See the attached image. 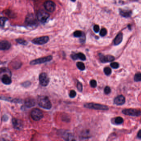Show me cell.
Segmentation results:
<instances>
[{"instance_id": "27", "label": "cell", "mask_w": 141, "mask_h": 141, "mask_svg": "<svg viewBox=\"0 0 141 141\" xmlns=\"http://www.w3.org/2000/svg\"><path fill=\"white\" fill-rule=\"evenodd\" d=\"M16 41L19 44H22V45H26L28 44V43L26 41L24 40V39H17Z\"/></svg>"}, {"instance_id": "8", "label": "cell", "mask_w": 141, "mask_h": 141, "mask_svg": "<svg viewBox=\"0 0 141 141\" xmlns=\"http://www.w3.org/2000/svg\"><path fill=\"white\" fill-rule=\"evenodd\" d=\"M43 6L45 10L50 12H54L55 10V4L51 0H48L45 1L44 3Z\"/></svg>"}, {"instance_id": "22", "label": "cell", "mask_w": 141, "mask_h": 141, "mask_svg": "<svg viewBox=\"0 0 141 141\" xmlns=\"http://www.w3.org/2000/svg\"><path fill=\"white\" fill-rule=\"evenodd\" d=\"M123 118L121 117H118L115 119V123L116 124H120L123 123Z\"/></svg>"}, {"instance_id": "20", "label": "cell", "mask_w": 141, "mask_h": 141, "mask_svg": "<svg viewBox=\"0 0 141 141\" xmlns=\"http://www.w3.org/2000/svg\"><path fill=\"white\" fill-rule=\"evenodd\" d=\"M76 66L80 70H84L85 69L86 67L84 65V63L82 62H78L76 64Z\"/></svg>"}, {"instance_id": "7", "label": "cell", "mask_w": 141, "mask_h": 141, "mask_svg": "<svg viewBox=\"0 0 141 141\" xmlns=\"http://www.w3.org/2000/svg\"><path fill=\"white\" fill-rule=\"evenodd\" d=\"M52 59V55H49L44 57L40 58L39 59L34 60L31 62L30 64L31 65H35L37 64H40L43 63L45 62H47L51 61Z\"/></svg>"}, {"instance_id": "39", "label": "cell", "mask_w": 141, "mask_h": 141, "mask_svg": "<svg viewBox=\"0 0 141 141\" xmlns=\"http://www.w3.org/2000/svg\"><path fill=\"white\" fill-rule=\"evenodd\" d=\"M71 1H72V2H75L76 1V0H70Z\"/></svg>"}, {"instance_id": "30", "label": "cell", "mask_w": 141, "mask_h": 141, "mask_svg": "<svg viewBox=\"0 0 141 141\" xmlns=\"http://www.w3.org/2000/svg\"><path fill=\"white\" fill-rule=\"evenodd\" d=\"M90 85L92 87L95 88L97 86V82L96 80L92 79L90 81Z\"/></svg>"}, {"instance_id": "21", "label": "cell", "mask_w": 141, "mask_h": 141, "mask_svg": "<svg viewBox=\"0 0 141 141\" xmlns=\"http://www.w3.org/2000/svg\"><path fill=\"white\" fill-rule=\"evenodd\" d=\"M134 81L136 82L141 81V73L138 72L134 76Z\"/></svg>"}, {"instance_id": "13", "label": "cell", "mask_w": 141, "mask_h": 141, "mask_svg": "<svg viewBox=\"0 0 141 141\" xmlns=\"http://www.w3.org/2000/svg\"><path fill=\"white\" fill-rule=\"evenodd\" d=\"M125 102V99L124 96L122 95H119L116 97L114 100V103L115 104L120 106L124 104Z\"/></svg>"}, {"instance_id": "19", "label": "cell", "mask_w": 141, "mask_h": 141, "mask_svg": "<svg viewBox=\"0 0 141 141\" xmlns=\"http://www.w3.org/2000/svg\"><path fill=\"white\" fill-rule=\"evenodd\" d=\"M119 13L120 15H121L122 17H129L132 15V12L131 10L120 9Z\"/></svg>"}, {"instance_id": "29", "label": "cell", "mask_w": 141, "mask_h": 141, "mask_svg": "<svg viewBox=\"0 0 141 141\" xmlns=\"http://www.w3.org/2000/svg\"><path fill=\"white\" fill-rule=\"evenodd\" d=\"M110 66L114 69H117L119 67V64L117 62H113L111 63Z\"/></svg>"}, {"instance_id": "38", "label": "cell", "mask_w": 141, "mask_h": 141, "mask_svg": "<svg viewBox=\"0 0 141 141\" xmlns=\"http://www.w3.org/2000/svg\"><path fill=\"white\" fill-rule=\"evenodd\" d=\"M137 137L138 138L141 139V129H140L138 133Z\"/></svg>"}, {"instance_id": "17", "label": "cell", "mask_w": 141, "mask_h": 141, "mask_svg": "<svg viewBox=\"0 0 141 141\" xmlns=\"http://www.w3.org/2000/svg\"><path fill=\"white\" fill-rule=\"evenodd\" d=\"M1 79L3 83L6 85H9L12 82L11 78L8 74L4 75L2 76Z\"/></svg>"}, {"instance_id": "36", "label": "cell", "mask_w": 141, "mask_h": 141, "mask_svg": "<svg viewBox=\"0 0 141 141\" xmlns=\"http://www.w3.org/2000/svg\"><path fill=\"white\" fill-rule=\"evenodd\" d=\"M93 29H94V32L98 33L99 31V26L98 25H94V27H93Z\"/></svg>"}, {"instance_id": "6", "label": "cell", "mask_w": 141, "mask_h": 141, "mask_svg": "<svg viewBox=\"0 0 141 141\" xmlns=\"http://www.w3.org/2000/svg\"><path fill=\"white\" fill-rule=\"evenodd\" d=\"M122 112L124 114L129 116L138 117L141 116V111L135 109H125L123 110Z\"/></svg>"}, {"instance_id": "32", "label": "cell", "mask_w": 141, "mask_h": 141, "mask_svg": "<svg viewBox=\"0 0 141 141\" xmlns=\"http://www.w3.org/2000/svg\"><path fill=\"white\" fill-rule=\"evenodd\" d=\"M76 96V93L74 90H71L69 93V96L71 98H74Z\"/></svg>"}, {"instance_id": "18", "label": "cell", "mask_w": 141, "mask_h": 141, "mask_svg": "<svg viewBox=\"0 0 141 141\" xmlns=\"http://www.w3.org/2000/svg\"><path fill=\"white\" fill-rule=\"evenodd\" d=\"M123 39V34L122 33H120L116 36L114 41V43L115 45H119L122 41Z\"/></svg>"}, {"instance_id": "3", "label": "cell", "mask_w": 141, "mask_h": 141, "mask_svg": "<svg viewBox=\"0 0 141 141\" xmlns=\"http://www.w3.org/2000/svg\"><path fill=\"white\" fill-rule=\"evenodd\" d=\"M38 19L33 14H30L27 15L25 20V23L29 27H36L38 25Z\"/></svg>"}, {"instance_id": "5", "label": "cell", "mask_w": 141, "mask_h": 141, "mask_svg": "<svg viewBox=\"0 0 141 141\" xmlns=\"http://www.w3.org/2000/svg\"><path fill=\"white\" fill-rule=\"evenodd\" d=\"M31 116L34 120L38 121L43 117V114L40 109L34 108L32 110L31 112Z\"/></svg>"}, {"instance_id": "4", "label": "cell", "mask_w": 141, "mask_h": 141, "mask_svg": "<svg viewBox=\"0 0 141 141\" xmlns=\"http://www.w3.org/2000/svg\"><path fill=\"white\" fill-rule=\"evenodd\" d=\"M37 19L42 23H45L49 18L50 15L43 10H40L37 12L36 15Z\"/></svg>"}, {"instance_id": "35", "label": "cell", "mask_w": 141, "mask_h": 141, "mask_svg": "<svg viewBox=\"0 0 141 141\" xmlns=\"http://www.w3.org/2000/svg\"><path fill=\"white\" fill-rule=\"evenodd\" d=\"M31 84V83L29 81H27L24 82L22 84V86L24 87H28L29 86H30Z\"/></svg>"}, {"instance_id": "24", "label": "cell", "mask_w": 141, "mask_h": 141, "mask_svg": "<svg viewBox=\"0 0 141 141\" xmlns=\"http://www.w3.org/2000/svg\"><path fill=\"white\" fill-rule=\"evenodd\" d=\"M77 55L78 58L81 59L82 61H85L86 59V55L82 53H78V54H77Z\"/></svg>"}, {"instance_id": "10", "label": "cell", "mask_w": 141, "mask_h": 141, "mask_svg": "<svg viewBox=\"0 0 141 141\" xmlns=\"http://www.w3.org/2000/svg\"><path fill=\"white\" fill-rule=\"evenodd\" d=\"M49 40V38L47 36H43L41 37L35 38L32 41L33 44L36 45H41L46 44Z\"/></svg>"}, {"instance_id": "11", "label": "cell", "mask_w": 141, "mask_h": 141, "mask_svg": "<svg viewBox=\"0 0 141 141\" xmlns=\"http://www.w3.org/2000/svg\"><path fill=\"white\" fill-rule=\"evenodd\" d=\"M59 134L64 140L67 141L74 140V136L71 133L67 131H61Z\"/></svg>"}, {"instance_id": "34", "label": "cell", "mask_w": 141, "mask_h": 141, "mask_svg": "<svg viewBox=\"0 0 141 141\" xmlns=\"http://www.w3.org/2000/svg\"><path fill=\"white\" fill-rule=\"evenodd\" d=\"M80 38V42L81 43H83L85 42V41H86V36H85V34H84V33H83L82 36Z\"/></svg>"}, {"instance_id": "16", "label": "cell", "mask_w": 141, "mask_h": 141, "mask_svg": "<svg viewBox=\"0 0 141 141\" xmlns=\"http://www.w3.org/2000/svg\"><path fill=\"white\" fill-rule=\"evenodd\" d=\"M35 101L33 98H28L26 99L25 101V105L28 108L33 107L35 105Z\"/></svg>"}, {"instance_id": "31", "label": "cell", "mask_w": 141, "mask_h": 141, "mask_svg": "<svg viewBox=\"0 0 141 141\" xmlns=\"http://www.w3.org/2000/svg\"><path fill=\"white\" fill-rule=\"evenodd\" d=\"M104 92L105 94H109L111 92V88L109 86H106L104 88Z\"/></svg>"}, {"instance_id": "28", "label": "cell", "mask_w": 141, "mask_h": 141, "mask_svg": "<svg viewBox=\"0 0 141 141\" xmlns=\"http://www.w3.org/2000/svg\"><path fill=\"white\" fill-rule=\"evenodd\" d=\"M107 32V30L105 28H104L101 29L99 34H100V35L101 36V37H104L106 35Z\"/></svg>"}, {"instance_id": "23", "label": "cell", "mask_w": 141, "mask_h": 141, "mask_svg": "<svg viewBox=\"0 0 141 141\" xmlns=\"http://www.w3.org/2000/svg\"><path fill=\"white\" fill-rule=\"evenodd\" d=\"M8 20V19L5 17H0V26L4 27L5 25V22Z\"/></svg>"}, {"instance_id": "1", "label": "cell", "mask_w": 141, "mask_h": 141, "mask_svg": "<svg viewBox=\"0 0 141 141\" xmlns=\"http://www.w3.org/2000/svg\"><path fill=\"white\" fill-rule=\"evenodd\" d=\"M38 104L39 106L43 108L50 109L52 105L49 98L45 96H40L38 99Z\"/></svg>"}, {"instance_id": "37", "label": "cell", "mask_w": 141, "mask_h": 141, "mask_svg": "<svg viewBox=\"0 0 141 141\" xmlns=\"http://www.w3.org/2000/svg\"><path fill=\"white\" fill-rule=\"evenodd\" d=\"M71 57L72 58L73 60H76L77 59H78V58L77 55V54H71Z\"/></svg>"}, {"instance_id": "25", "label": "cell", "mask_w": 141, "mask_h": 141, "mask_svg": "<svg viewBox=\"0 0 141 141\" xmlns=\"http://www.w3.org/2000/svg\"><path fill=\"white\" fill-rule=\"evenodd\" d=\"M83 33V32L81 31H76L74 33V36L75 37L80 38L82 36Z\"/></svg>"}, {"instance_id": "14", "label": "cell", "mask_w": 141, "mask_h": 141, "mask_svg": "<svg viewBox=\"0 0 141 141\" xmlns=\"http://www.w3.org/2000/svg\"><path fill=\"white\" fill-rule=\"evenodd\" d=\"M11 45L8 41H2L0 42V50H5L10 49Z\"/></svg>"}, {"instance_id": "2", "label": "cell", "mask_w": 141, "mask_h": 141, "mask_svg": "<svg viewBox=\"0 0 141 141\" xmlns=\"http://www.w3.org/2000/svg\"><path fill=\"white\" fill-rule=\"evenodd\" d=\"M84 106L87 108L94 109L97 110L107 111L109 110V108L107 106L102 105V104L93 103L85 104L84 105Z\"/></svg>"}, {"instance_id": "26", "label": "cell", "mask_w": 141, "mask_h": 141, "mask_svg": "<svg viewBox=\"0 0 141 141\" xmlns=\"http://www.w3.org/2000/svg\"><path fill=\"white\" fill-rule=\"evenodd\" d=\"M104 72L105 74L106 75L109 76L111 75L112 72V71L111 68L109 67H106L104 68Z\"/></svg>"}, {"instance_id": "33", "label": "cell", "mask_w": 141, "mask_h": 141, "mask_svg": "<svg viewBox=\"0 0 141 141\" xmlns=\"http://www.w3.org/2000/svg\"><path fill=\"white\" fill-rule=\"evenodd\" d=\"M77 89L79 91L82 92V84L81 82H78L77 84Z\"/></svg>"}, {"instance_id": "9", "label": "cell", "mask_w": 141, "mask_h": 141, "mask_svg": "<svg viewBox=\"0 0 141 141\" xmlns=\"http://www.w3.org/2000/svg\"><path fill=\"white\" fill-rule=\"evenodd\" d=\"M39 80L40 84L43 87L47 86L50 82L49 77L47 74L45 72H43L40 75Z\"/></svg>"}, {"instance_id": "12", "label": "cell", "mask_w": 141, "mask_h": 141, "mask_svg": "<svg viewBox=\"0 0 141 141\" xmlns=\"http://www.w3.org/2000/svg\"><path fill=\"white\" fill-rule=\"evenodd\" d=\"M99 59L101 62L103 63L111 62L114 61L115 58L111 55H104L102 54H99Z\"/></svg>"}, {"instance_id": "15", "label": "cell", "mask_w": 141, "mask_h": 141, "mask_svg": "<svg viewBox=\"0 0 141 141\" xmlns=\"http://www.w3.org/2000/svg\"><path fill=\"white\" fill-rule=\"evenodd\" d=\"M12 123L14 128L16 129H20L23 127V124L22 121L16 118H13L12 120Z\"/></svg>"}]
</instances>
